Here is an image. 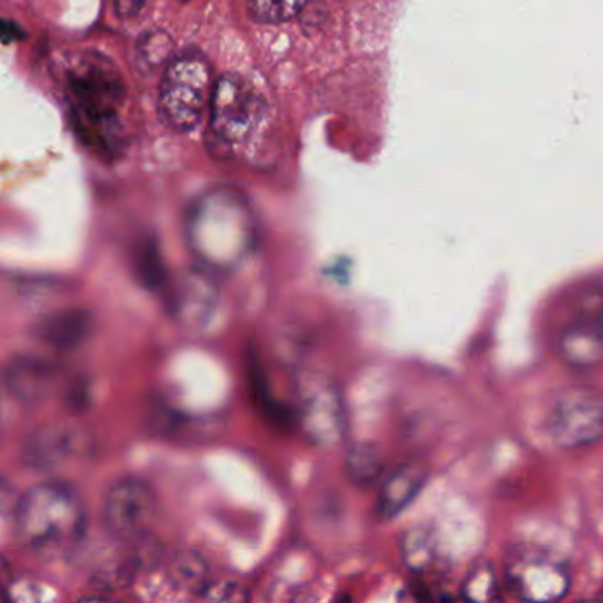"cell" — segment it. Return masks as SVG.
<instances>
[{
    "label": "cell",
    "mask_w": 603,
    "mask_h": 603,
    "mask_svg": "<svg viewBox=\"0 0 603 603\" xmlns=\"http://www.w3.org/2000/svg\"><path fill=\"white\" fill-rule=\"evenodd\" d=\"M85 531L84 500L64 483H41L13 505L14 540L43 561L69 558L82 546Z\"/></svg>",
    "instance_id": "cell-1"
},
{
    "label": "cell",
    "mask_w": 603,
    "mask_h": 603,
    "mask_svg": "<svg viewBox=\"0 0 603 603\" xmlns=\"http://www.w3.org/2000/svg\"><path fill=\"white\" fill-rule=\"evenodd\" d=\"M189 245L204 268L227 273L239 268L257 245L250 207L233 193H211L193 207L186 224Z\"/></svg>",
    "instance_id": "cell-2"
},
{
    "label": "cell",
    "mask_w": 603,
    "mask_h": 603,
    "mask_svg": "<svg viewBox=\"0 0 603 603\" xmlns=\"http://www.w3.org/2000/svg\"><path fill=\"white\" fill-rule=\"evenodd\" d=\"M216 84L206 55L189 50L170 58L161 76L158 108L172 130L192 131L213 104Z\"/></svg>",
    "instance_id": "cell-3"
},
{
    "label": "cell",
    "mask_w": 603,
    "mask_h": 603,
    "mask_svg": "<svg viewBox=\"0 0 603 603\" xmlns=\"http://www.w3.org/2000/svg\"><path fill=\"white\" fill-rule=\"evenodd\" d=\"M265 99L250 82L228 73L216 82L211 104L209 143L213 151L234 154L250 143L266 119Z\"/></svg>",
    "instance_id": "cell-4"
},
{
    "label": "cell",
    "mask_w": 603,
    "mask_h": 603,
    "mask_svg": "<svg viewBox=\"0 0 603 603\" xmlns=\"http://www.w3.org/2000/svg\"><path fill=\"white\" fill-rule=\"evenodd\" d=\"M295 421L313 446L333 448L347 435V411L335 380L304 372L295 380Z\"/></svg>",
    "instance_id": "cell-5"
},
{
    "label": "cell",
    "mask_w": 603,
    "mask_h": 603,
    "mask_svg": "<svg viewBox=\"0 0 603 603\" xmlns=\"http://www.w3.org/2000/svg\"><path fill=\"white\" fill-rule=\"evenodd\" d=\"M67 89L75 101L73 117L84 119H116L126 95L116 66L104 55L89 52L67 69Z\"/></svg>",
    "instance_id": "cell-6"
},
{
    "label": "cell",
    "mask_w": 603,
    "mask_h": 603,
    "mask_svg": "<svg viewBox=\"0 0 603 603\" xmlns=\"http://www.w3.org/2000/svg\"><path fill=\"white\" fill-rule=\"evenodd\" d=\"M547 430L559 448L582 450L603 439V395L590 386L563 389L550 407Z\"/></svg>",
    "instance_id": "cell-7"
},
{
    "label": "cell",
    "mask_w": 603,
    "mask_h": 603,
    "mask_svg": "<svg viewBox=\"0 0 603 603\" xmlns=\"http://www.w3.org/2000/svg\"><path fill=\"white\" fill-rule=\"evenodd\" d=\"M157 494L139 478H121L105 492L101 526L116 541H137L146 537L157 519Z\"/></svg>",
    "instance_id": "cell-8"
},
{
    "label": "cell",
    "mask_w": 603,
    "mask_h": 603,
    "mask_svg": "<svg viewBox=\"0 0 603 603\" xmlns=\"http://www.w3.org/2000/svg\"><path fill=\"white\" fill-rule=\"evenodd\" d=\"M505 584L526 602H554L568 593L572 577L567 564L554 556L524 550L506 563Z\"/></svg>",
    "instance_id": "cell-9"
},
{
    "label": "cell",
    "mask_w": 603,
    "mask_h": 603,
    "mask_svg": "<svg viewBox=\"0 0 603 603\" xmlns=\"http://www.w3.org/2000/svg\"><path fill=\"white\" fill-rule=\"evenodd\" d=\"M90 452L93 441L84 429L72 423H50L28 435L22 461L31 470L52 473L85 461Z\"/></svg>",
    "instance_id": "cell-10"
},
{
    "label": "cell",
    "mask_w": 603,
    "mask_h": 603,
    "mask_svg": "<svg viewBox=\"0 0 603 603\" xmlns=\"http://www.w3.org/2000/svg\"><path fill=\"white\" fill-rule=\"evenodd\" d=\"M163 294L172 317L192 330L206 327L218 310V289L201 271H190L170 282Z\"/></svg>",
    "instance_id": "cell-11"
},
{
    "label": "cell",
    "mask_w": 603,
    "mask_h": 603,
    "mask_svg": "<svg viewBox=\"0 0 603 603\" xmlns=\"http://www.w3.org/2000/svg\"><path fill=\"white\" fill-rule=\"evenodd\" d=\"M602 312L603 301L600 306H588L559 333V358L568 367L590 370L603 362Z\"/></svg>",
    "instance_id": "cell-12"
},
{
    "label": "cell",
    "mask_w": 603,
    "mask_h": 603,
    "mask_svg": "<svg viewBox=\"0 0 603 603\" xmlns=\"http://www.w3.org/2000/svg\"><path fill=\"white\" fill-rule=\"evenodd\" d=\"M57 367L36 354H19L4 368V388L13 400L34 406L49 397L57 380Z\"/></svg>",
    "instance_id": "cell-13"
},
{
    "label": "cell",
    "mask_w": 603,
    "mask_h": 603,
    "mask_svg": "<svg viewBox=\"0 0 603 603\" xmlns=\"http://www.w3.org/2000/svg\"><path fill=\"white\" fill-rule=\"evenodd\" d=\"M95 330V317L89 310L66 309L46 313L32 324V338L58 351L80 347Z\"/></svg>",
    "instance_id": "cell-14"
},
{
    "label": "cell",
    "mask_w": 603,
    "mask_h": 603,
    "mask_svg": "<svg viewBox=\"0 0 603 603\" xmlns=\"http://www.w3.org/2000/svg\"><path fill=\"white\" fill-rule=\"evenodd\" d=\"M429 478V470L421 462H409L386 478L376 500L377 519L391 520L402 514L418 497Z\"/></svg>",
    "instance_id": "cell-15"
},
{
    "label": "cell",
    "mask_w": 603,
    "mask_h": 603,
    "mask_svg": "<svg viewBox=\"0 0 603 603\" xmlns=\"http://www.w3.org/2000/svg\"><path fill=\"white\" fill-rule=\"evenodd\" d=\"M166 575L170 584L181 593L204 594L211 584L204 559L192 550L180 552L170 559Z\"/></svg>",
    "instance_id": "cell-16"
},
{
    "label": "cell",
    "mask_w": 603,
    "mask_h": 603,
    "mask_svg": "<svg viewBox=\"0 0 603 603\" xmlns=\"http://www.w3.org/2000/svg\"><path fill=\"white\" fill-rule=\"evenodd\" d=\"M385 473V462L379 450L368 443H358L349 448L345 455V474L353 485L363 491L374 487Z\"/></svg>",
    "instance_id": "cell-17"
},
{
    "label": "cell",
    "mask_w": 603,
    "mask_h": 603,
    "mask_svg": "<svg viewBox=\"0 0 603 603\" xmlns=\"http://www.w3.org/2000/svg\"><path fill=\"white\" fill-rule=\"evenodd\" d=\"M402 556L412 572H432L439 563V550L432 532L423 528L409 529L402 538Z\"/></svg>",
    "instance_id": "cell-18"
},
{
    "label": "cell",
    "mask_w": 603,
    "mask_h": 603,
    "mask_svg": "<svg viewBox=\"0 0 603 603\" xmlns=\"http://www.w3.org/2000/svg\"><path fill=\"white\" fill-rule=\"evenodd\" d=\"M134 269H137V278L148 291L165 292L170 280L166 277V269L161 260L158 246L148 243L143 245L134 259Z\"/></svg>",
    "instance_id": "cell-19"
},
{
    "label": "cell",
    "mask_w": 603,
    "mask_h": 603,
    "mask_svg": "<svg viewBox=\"0 0 603 603\" xmlns=\"http://www.w3.org/2000/svg\"><path fill=\"white\" fill-rule=\"evenodd\" d=\"M309 0H248V10L255 22L278 25L301 13Z\"/></svg>",
    "instance_id": "cell-20"
},
{
    "label": "cell",
    "mask_w": 603,
    "mask_h": 603,
    "mask_svg": "<svg viewBox=\"0 0 603 603\" xmlns=\"http://www.w3.org/2000/svg\"><path fill=\"white\" fill-rule=\"evenodd\" d=\"M462 596L474 602L499 600L500 579L491 564L474 568L462 585Z\"/></svg>",
    "instance_id": "cell-21"
},
{
    "label": "cell",
    "mask_w": 603,
    "mask_h": 603,
    "mask_svg": "<svg viewBox=\"0 0 603 603\" xmlns=\"http://www.w3.org/2000/svg\"><path fill=\"white\" fill-rule=\"evenodd\" d=\"M172 41L165 32L152 31L140 37L137 46V63L143 72H154L161 64H165L170 57Z\"/></svg>",
    "instance_id": "cell-22"
},
{
    "label": "cell",
    "mask_w": 603,
    "mask_h": 603,
    "mask_svg": "<svg viewBox=\"0 0 603 603\" xmlns=\"http://www.w3.org/2000/svg\"><path fill=\"white\" fill-rule=\"evenodd\" d=\"M148 4L149 0H116V11L122 19H134Z\"/></svg>",
    "instance_id": "cell-23"
},
{
    "label": "cell",
    "mask_w": 603,
    "mask_h": 603,
    "mask_svg": "<svg viewBox=\"0 0 603 603\" xmlns=\"http://www.w3.org/2000/svg\"><path fill=\"white\" fill-rule=\"evenodd\" d=\"M602 324H603V312H602Z\"/></svg>",
    "instance_id": "cell-24"
}]
</instances>
